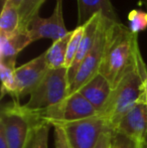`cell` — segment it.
Here are the masks:
<instances>
[{
    "instance_id": "2",
    "label": "cell",
    "mask_w": 147,
    "mask_h": 148,
    "mask_svg": "<svg viewBox=\"0 0 147 148\" xmlns=\"http://www.w3.org/2000/svg\"><path fill=\"white\" fill-rule=\"evenodd\" d=\"M147 70L143 59L130 71L111 92L107 103L98 115L105 121L108 129L115 133L121 119L139 103L143 80Z\"/></svg>"
},
{
    "instance_id": "30",
    "label": "cell",
    "mask_w": 147,
    "mask_h": 148,
    "mask_svg": "<svg viewBox=\"0 0 147 148\" xmlns=\"http://www.w3.org/2000/svg\"><path fill=\"white\" fill-rule=\"evenodd\" d=\"M144 143L147 145V135H146V137H145V139H144Z\"/></svg>"
},
{
    "instance_id": "24",
    "label": "cell",
    "mask_w": 147,
    "mask_h": 148,
    "mask_svg": "<svg viewBox=\"0 0 147 148\" xmlns=\"http://www.w3.org/2000/svg\"><path fill=\"white\" fill-rule=\"evenodd\" d=\"M114 133L110 129L107 128L102 134L100 135L96 146L94 148H112V142H113Z\"/></svg>"
},
{
    "instance_id": "19",
    "label": "cell",
    "mask_w": 147,
    "mask_h": 148,
    "mask_svg": "<svg viewBox=\"0 0 147 148\" xmlns=\"http://www.w3.org/2000/svg\"><path fill=\"white\" fill-rule=\"evenodd\" d=\"M85 28H86V24H83V25L77 26L76 29H74L73 32H72L71 39H70L69 45H68L67 58H66V64H65V68L68 69V70L72 66L75 58L77 56L80 43L82 41L83 36H84Z\"/></svg>"
},
{
    "instance_id": "12",
    "label": "cell",
    "mask_w": 147,
    "mask_h": 148,
    "mask_svg": "<svg viewBox=\"0 0 147 148\" xmlns=\"http://www.w3.org/2000/svg\"><path fill=\"white\" fill-rule=\"evenodd\" d=\"M77 2L78 26L85 24L97 13H102L111 21L120 22L111 0H77Z\"/></svg>"
},
{
    "instance_id": "16",
    "label": "cell",
    "mask_w": 147,
    "mask_h": 148,
    "mask_svg": "<svg viewBox=\"0 0 147 148\" xmlns=\"http://www.w3.org/2000/svg\"><path fill=\"white\" fill-rule=\"evenodd\" d=\"M19 11L10 0H4L0 17V34H12L19 29Z\"/></svg>"
},
{
    "instance_id": "28",
    "label": "cell",
    "mask_w": 147,
    "mask_h": 148,
    "mask_svg": "<svg viewBox=\"0 0 147 148\" xmlns=\"http://www.w3.org/2000/svg\"><path fill=\"white\" fill-rule=\"evenodd\" d=\"M10 1H11V3L13 4L15 7H17L18 9H19L20 5H21V3H22V1H23V0H10Z\"/></svg>"
},
{
    "instance_id": "22",
    "label": "cell",
    "mask_w": 147,
    "mask_h": 148,
    "mask_svg": "<svg viewBox=\"0 0 147 148\" xmlns=\"http://www.w3.org/2000/svg\"><path fill=\"white\" fill-rule=\"evenodd\" d=\"M141 143H137L120 133H114L112 147L113 148H140Z\"/></svg>"
},
{
    "instance_id": "20",
    "label": "cell",
    "mask_w": 147,
    "mask_h": 148,
    "mask_svg": "<svg viewBox=\"0 0 147 148\" xmlns=\"http://www.w3.org/2000/svg\"><path fill=\"white\" fill-rule=\"evenodd\" d=\"M129 29L135 34L147 28V12L143 10L134 9L128 13Z\"/></svg>"
},
{
    "instance_id": "32",
    "label": "cell",
    "mask_w": 147,
    "mask_h": 148,
    "mask_svg": "<svg viewBox=\"0 0 147 148\" xmlns=\"http://www.w3.org/2000/svg\"><path fill=\"white\" fill-rule=\"evenodd\" d=\"M112 148H113V147H112Z\"/></svg>"
},
{
    "instance_id": "9",
    "label": "cell",
    "mask_w": 147,
    "mask_h": 148,
    "mask_svg": "<svg viewBox=\"0 0 147 148\" xmlns=\"http://www.w3.org/2000/svg\"><path fill=\"white\" fill-rule=\"evenodd\" d=\"M49 70V69L45 60V53L16 68V92L14 100L19 101L21 97L30 95L40 84Z\"/></svg>"
},
{
    "instance_id": "1",
    "label": "cell",
    "mask_w": 147,
    "mask_h": 148,
    "mask_svg": "<svg viewBox=\"0 0 147 148\" xmlns=\"http://www.w3.org/2000/svg\"><path fill=\"white\" fill-rule=\"evenodd\" d=\"M141 60L138 34L121 22L109 20L99 74L110 83L112 90Z\"/></svg>"
},
{
    "instance_id": "6",
    "label": "cell",
    "mask_w": 147,
    "mask_h": 148,
    "mask_svg": "<svg viewBox=\"0 0 147 148\" xmlns=\"http://www.w3.org/2000/svg\"><path fill=\"white\" fill-rule=\"evenodd\" d=\"M108 22L109 19H107L105 16H103L100 21V25H99L98 33H97L94 47H93L91 51L88 53V56L85 58V60L81 64L73 83L70 86L69 95L77 93L79 90L83 88L86 84H88L94 77H96L99 74L101 62H102L103 51H104Z\"/></svg>"
},
{
    "instance_id": "26",
    "label": "cell",
    "mask_w": 147,
    "mask_h": 148,
    "mask_svg": "<svg viewBox=\"0 0 147 148\" xmlns=\"http://www.w3.org/2000/svg\"><path fill=\"white\" fill-rule=\"evenodd\" d=\"M0 148H8L5 136H4V134H3V132H2L1 129H0Z\"/></svg>"
},
{
    "instance_id": "25",
    "label": "cell",
    "mask_w": 147,
    "mask_h": 148,
    "mask_svg": "<svg viewBox=\"0 0 147 148\" xmlns=\"http://www.w3.org/2000/svg\"><path fill=\"white\" fill-rule=\"evenodd\" d=\"M139 103H142L147 106V77L143 80V84H142V93L141 97H140Z\"/></svg>"
},
{
    "instance_id": "23",
    "label": "cell",
    "mask_w": 147,
    "mask_h": 148,
    "mask_svg": "<svg viewBox=\"0 0 147 148\" xmlns=\"http://www.w3.org/2000/svg\"><path fill=\"white\" fill-rule=\"evenodd\" d=\"M55 148H72L66 135L65 129L62 126H55Z\"/></svg>"
},
{
    "instance_id": "17",
    "label": "cell",
    "mask_w": 147,
    "mask_h": 148,
    "mask_svg": "<svg viewBox=\"0 0 147 148\" xmlns=\"http://www.w3.org/2000/svg\"><path fill=\"white\" fill-rule=\"evenodd\" d=\"M45 0H23L19 9V30L28 31V27L34 16L38 15L40 7Z\"/></svg>"
},
{
    "instance_id": "11",
    "label": "cell",
    "mask_w": 147,
    "mask_h": 148,
    "mask_svg": "<svg viewBox=\"0 0 147 148\" xmlns=\"http://www.w3.org/2000/svg\"><path fill=\"white\" fill-rule=\"evenodd\" d=\"M102 17H103L102 13H97L89 21H87L85 23L86 24V28H85L84 36H83L82 41L80 43V47H79V51L77 53V56L75 58L72 66L68 70V77H69L70 86L73 83L81 64H82L83 60H85V58L88 56V53H90L91 49L94 47L95 40H96V37H97V33H98L99 25H100V21L102 19Z\"/></svg>"
},
{
    "instance_id": "27",
    "label": "cell",
    "mask_w": 147,
    "mask_h": 148,
    "mask_svg": "<svg viewBox=\"0 0 147 148\" xmlns=\"http://www.w3.org/2000/svg\"><path fill=\"white\" fill-rule=\"evenodd\" d=\"M34 133H36V129H34V133H32L31 137H30L29 141H28L27 145H26V148H34Z\"/></svg>"
},
{
    "instance_id": "10",
    "label": "cell",
    "mask_w": 147,
    "mask_h": 148,
    "mask_svg": "<svg viewBox=\"0 0 147 148\" xmlns=\"http://www.w3.org/2000/svg\"><path fill=\"white\" fill-rule=\"evenodd\" d=\"M115 133H120L137 143H143L147 135V106L138 103L121 119Z\"/></svg>"
},
{
    "instance_id": "15",
    "label": "cell",
    "mask_w": 147,
    "mask_h": 148,
    "mask_svg": "<svg viewBox=\"0 0 147 148\" xmlns=\"http://www.w3.org/2000/svg\"><path fill=\"white\" fill-rule=\"evenodd\" d=\"M72 32L70 31L66 36L59 38V40L53 41V45L45 53V60L49 70H57L65 68L66 58H67L68 45L71 39Z\"/></svg>"
},
{
    "instance_id": "29",
    "label": "cell",
    "mask_w": 147,
    "mask_h": 148,
    "mask_svg": "<svg viewBox=\"0 0 147 148\" xmlns=\"http://www.w3.org/2000/svg\"><path fill=\"white\" fill-rule=\"evenodd\" d=\"M140 148H147V145L143 142V143H141V144H140Z\"/></svg>"
},
{
    "instance_id": "8",
    "label": "cell",
    "mask_w": 147,
    "mask_h": 148,
    "mask_svg": "<svg viewBox=\"0 0 147 148\" xmlns=\"http://www.w3.org/2000/svg\"><path fill=\"white\" fill-rule=\"evenodd\" d=\"M32 42L38 39L46 38L57 41L70 32L66 27L63 14V0H57L53 12L49 17L34 16L28 27Z\"/></svg>"
},
{
    "instance_id": "3",
    "label": "cell",
    "mask_w": 147,
    "mask_h": 148,
    "mask_svg": "<svg viewBox=\"0 0 147 148\" xmlns=\"http://www.w3.org/2000/svg\"><path fill=\"white\" fill-rule=\"evenodd\" d=\"M39 126L36 114L14 100L1 110L0 129L8 148H26L34 129Z\"/></svg>"
},
{
    "instance_id": "18",
    "label": "cell",
    "mask_w": 147,
    "mask_h": 148,
    "mask_svg": "<svg viewBox=\"0 0 147 148\" xmlns=\"http://www.w3.org/2000/svg\"><path fill=\"white\" fill-rule=\"evenodd\" d=\"M16 62H0V77H1V97L5 94H9L14 98L16 92L15 82V66Z\"/></svg>"
},
{
    "instance_id": "4",
    "label": "cell",
    "mask_w": 147,
    "mask_h": 148,
    "mask_svg": "<svg viewBox=\"0 0 147 148\" xmlns=\"http://www.w3.org/2000/svg\"><path fill=\"white\" fill-rule=\"evenodd\" d=\"M36 113L39 125H63L98 115L96 108L79 92L69 95L57 105Z\"/></svg>"
},
{
    "instance_id": "31",
    "label": "cell",
    "mask_w": 147,
    "mask_h": 148,
    "mask_svg": "<svg viewBox=\"0 0 147 148\" xmlns=\"http://www.w3.org/2000/svg\"><path fill=\"white\" fill-rule=\"evenodd\" d=\"M143 3L146 5V7H147V0H143Z\"/></svg>"
},
{
    "instance_id": "21",
    "label": "cell",
    "mask_w": 147,
    "mask_h": 148,
    "mask_svg": "<svg viewBox=\"0 0 147 148\" xmlns=\"http://www.w3.org/2000/svg\"><path fill=\"white\" fill-rule=\"evenodd\" d=\"M49 125H39L36 128L34 133V148H49Z\"/></svg>"
},
{
    "instance_id": "7",
    "label": "cell",
    "mask_w": 147,
    "mask_h": 148,
    "mask_svg": "<svg viewBox=\"0 0 147 148\" xmlns=\"http://www.w3.org/2000/svg\"><path fill=\"white\" fill-rule=\"evenodd\" d=\"M59 126L65 129L72 148H94L100 135L107 129L105 121L99 115Z\"/></svg>"
},
{
    "instance_id": "13",
    "label": "cell",
    "mask_w": 147,
    "mask_h": 148,
    "mask_svg": "<svg viewBox=\"0 0 147 148\" xmlns=\"http://www.w3.org/2000/svg\"><path fill=\"white\" fill-rule=\"evenodd\" d=\"M31 42L28 31L18 29L12 34H0V62H16L18 53Z\"/></svg>"
},
{
    "instance_id": "14",
    "label": "cell",
    "mask_w": 147,
    "mask_h": 148,
    "mask_svg": "<svg viewBox=\"0 0 147 148\" xmlns=\"http://www.w3.org/2000/svg\"><path fill=\"white\" fill-rule=\"evenodd\" d=\"M78 92L96 108L99 113L110 97L112 87L102 75L98 74Z\"/></svg>"
},
{
    "instance_id": "5",
    "label": "cell",
    "mask_w": 147,
    "mask_h": 148,
    "mask_svg": "<svg viewBox=\"0 0 147 148\" xmlns=\"http://www.w3.org/2000/svg\"><path fill=\"white\" fill-rule=\"evenodd\" d=\"M69 88L68 69L49 70L24 107L31 111H42L55 106L68 97Z\"/></svg>"
}]
</instances>
